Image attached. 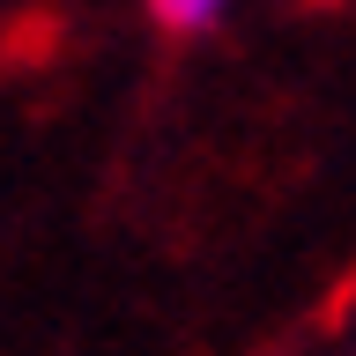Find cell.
I'll return each mask as SVG.
<instances>
[{
    "instance_id": "1",
    "label": "cell",
    "mask_w": 356,
    "mask_h": 356,
    "mask_svg": "<svg viewBox=\"0 0 356 356\" xmlns=\"http://www.w3.org/2000/svg\"><path fill=\"white\" fill-rule=\"evenodd\" d=\"M238 0H149V15L171 30V38H200V30H216Z\"/></svg>"
}]
</instances>
